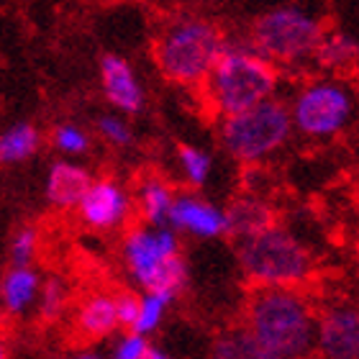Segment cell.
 <instances>
[{"label": "cell", "mask_w": 359, "mask_h": 359, "mask_svg": "<svg viewBox=\"0 0 359 359\" xmlns=\"http://www.w3.org/2000/svg\"><path fill=\"white\" fill-rule=\"evenodd\" d=\"M244 329L262 352L283 359H306L316 349L318 318L298 290L259 287L247 306Z\"/></svg>", "instance_id": "6da1fadb"}, {"label": "cell", "mask_w": 359, "mask_h": 359, "mask_svg": "<svg viewBox=\"0 0 359 359\" xmlns=\"http://www.w3.org/2000/svg\"><path fill=\"white\" fill-rule=\"evenodd\" d=\"M280 85V72L269 60L249 44H229L208 75L203 93L210 108L221 116H236L255 105L272 100Z\"/></svg>", "instance_id": "7a4b0ae2"}, {"label": "cell", "mask_w": 359, "mask_h": 359, "mask_svg": "<svg viewBox=\"0 0 359 359\" xmlns=\"http://www.w3.org/2000/svg\"><path fill=\"white\" fill-rule=\"evenodd\" d=\"M229 41L216 23L201 15L175 18L154 44L159 72L177 85H205L208 75L224 57Z\"/></svg>", "instance_id": "3957f363"}, {"label": "cell", "mask_w": 359, "mask_h": 359, "mask_svg": "<svg viewBox=\"0 0 359 359\" xmlns=\"http://www.w3.org/2000/svg\"><path fill=\"white\" fill-rule=\"evenodd\" d=\"M326 29L321 18L308 8L285 3L264 11L249 34V46L272 65H300L316 60Z\"/></svg>", "instance_id": "277c9868"}, {"label": "cell", "mask_w": 359, "mask_h": 359, "mask_svg": "<svg viewBox=\"0 0 359 359\" xmlns=\"http://www.w3.org/2000/svg\"><path fill=\"white\" fill-rule=\"evenodd\" d=\"M123 259L144 292L175 300L187 283V264L180 257L172 226H139L123 239Z\"/></svg>", "instance_id": "5b68a950"}, {"label": "cell", "mask_w": 359, "mask_h": 359, "mask_svg": "<svg viewBox=\"0 0 359 359\" xmlns=\"http://www.w3.org/2000/svg\"><path fill=\"white\" fill-rule=\"evenodd\" d=\"M292 113L290 105L283 100H264L244 113L221 118V144L233 159L244 165H257L283 149L292 134Z\"/></svg>", "instance_id": "8992f818"}, {"label": "cell", "mask_w": 359, "mask_h": 359, "mask_svg": "<svg viewBox=\"0 0 359 359\" xmlns=\"http://www.w3.org/2000/svg\"><path fill=\"white\" fill-rule=\"evenodd\" d=\"M239 264L259 287H295L311 275V255L280 226L239 244Z\"/></svg>", "instance_id": "52a82bcc"}, {"label": "cell", "mask_w": 359, "mask_h": 359, "mask_svg": "<svg viewBox=\"0 0 359 359\" xmlns=\"http://www.w3.org/2000/svg\"><path fill=\"white\" fill-rule=\"evenodd\" d=\"M292 126L311 139L341 134L354 116V95L331 77L311 80L292 95Z\"/></svg>", "instance_id": "ba28073f"}, {"label": "cell", "mask_w": 359, "mask_h": 359, "mask_svg": "<svg viewBox=\"0 0 359 359\" xmlns=\"http://www.w3.org/2000/svg\"><path fill=\"white\" fill-rule=\"evenodd\" d=\"M316 352L321 359H359V308L334 306L318 316Z\"/></svg>", "instance_id": "9c48e42d"}, {"label": "cell", "mask_w": 359, "mask_h": 359, "mask_svg": "<svg viewBox=\"0 0 359 359\" xmlns=\"http://www.w3.org/2000/svg\"><path fill=\"white\" fill-rule=\"evenodd\" d=\"M77 210H80L83 224H88L90 229H97V231H105V229H116L126 221L131 201L116 180L103 177L93 182Z\"/></svg>", "instance_id": "30bf717a"}, {"label": "cell", "mask_w": 359, "mask_h": 359, "mask_svg": "<svg viewBox=\"0 0 359 359\" xmlns=\"http://www.w3.org/2000/svg\"><path fill=\"white\" fill-rule=\"evenodd\" d=\"M100 88L105 100L123 116H136L144 108V88L134 67L121 54H103L100 60Z\"/></svg>", "instance_id": "8fae6325"}, {"label": "cell", "mask_w": 359, "mask_h": 359, "mask_svg": "<svg viewBox=\"0 0 359 359\" xmlns=\"http://www.w3.org/2000/svg\"><path fill=\"white\" fill-rule=\"evenodd\" d=\"M170 226L175 231L193 233L198 239H218V236L229 233L226 210L190 193H182L175 198Z\"/></svg>", "instance_id": "7c38bea8"}, {"label": "cell", "mask_w": 359, "mask_h": 359, "mask_svg": "<svg viewBox=\"0 0 359 359\" xmlns=\"http://www.w3.org/2000/svg\"><path fill=\"white\" fill-rule=\"evenodd\" d=\"M93 182L95 180L90 177V172L83 165H75L69 159H60L46 172L44 195L54 208H80V203L93 187Z\"/></svg>", "instance_id": "4fadbf2b"}, {"label": "cell", "mask_w": 359, "mask_h": 359, "mask_svg": "<svg viewBox=\"0 0 359 359\" xmlns=\"http://www.w3.org/2000/svg\"><path fill=\"white\" fill-rule=\"evenodd\" d=\"M226 218H229V236H233L239 244L247 239H255V236L277 226L272 205L255 193L236 198L226 208Z\"/></svg>", "instance_id": "5bb4252c"}, {"label": "cell", "mask_w": 359, "mask_h": 359, "mask_svg": "<svg viewBox=\"0 0 359 359\" xmlns=\"http://www.w3.org/2000/svg\"><path fill=\"white\" fill-rule=\"evenodd\" d=\"M39 295H41V285H39L36 269L31 267H11L0 283L3 308L13 316L23 313L34 300H39Z\"/></svg>", "instance_id": "9a60e30c"}, {"label": "cell", "mask_w": 359, "mask_h": 359, "mask_svg": "<svg viewBox=\"0 0 359 359\" xmlns=\"http://www.w3.org/2000/svg\"><path fill=\"white\" fill-rule=\"evenodd\" d=\"M77 326L90 339H103L108 334H113L121 326L116 298H111V295H93V298H88L77 311Z\"/></svg>", "instance_id": "2e32d148"}, {"label": "cell", "mask_w": 359, "mask_h": 359, "mask_svg": "<svg viewBox=\"0 0 359 359\" xmlns=\"http://www.w3.org/2000/svg\"><path fill=\"white\" fill-rule=\"evenodd\" d=\"M175 198L177 195L172 193V187L167 185L165 180H142V185L136 190V201H139V210H142L147 226H170V213H172Z\"/></svg>", "instance_id": "e0dca14e"}, {"label": "cell", "mask_w": 359, "mask_h": 359, "mask_svg": "<svg viewBox=\"0 0 359 359\" xmlns=\"http://www.w3.org/2000/svg\"><path fill=\"white\" fill-rule=\"evenodd\" d=\"M313 62L326 72L352 69L359 62V41L346 31H326Z\"/></svg>", "instance_id": "ac0fdd59"}, {"label": "cell", "mask_w": 359, "mask_h": 359, "mask_svg": "<svg viewBox=\"0 0 359 359\" xmlns=\"http://www.w3.org/2000/svg\"><path fill=\"white\" fill-rule=\"evenodd\" d=\"M41 144L39 128L29 121H18L0 134V162L3 165H21L34 157Z\"/></svg>", "instance_id": "d6986e66"}, {"label": "cell", "mask_w": 359, "mask_h": 359, "mask_svg": "<svg viewBox=\"0 0 359 359\" xmlns=\"http://www.w3.org/2000/svg\"><path fill=\"white\" fill-rule=\"evenodd\" d=\"M262 354V346L244 326L218 334L210 346V359H259Z\"/></svg>", "instance_id": "ffe728a7"}, {"label": "cell", "mask_w": 359, "mask_h": 359, "mask_svg": "<svg viewBox=\"0 0 359 359\" xmlns=\"http://www.w3.org/2000/svg\"><path fill=\"white\" fill-rule=\"evenodd\" d=\"M177 159H180V170H182V175H185V180L190 185L201 187L208 182L210 170H213V159H210L208 151L198 149V147H180Z\"/></svg>", "instance_id": "44dd1931"}, {"label": "cell", "mask_w": 359, "mask_h": 359, "mask_svg": "<svg viewBox=\"0 0 359 359\" xmlns=\"http://www.w3.org/2000/svg\"><path fill=\"white\" fill-rule=\"evenodd\" d=\"M172 300L165 298V295H159V292H142V311H139V321H136L134 331L136 334H154L159 329V323L165 318L167 313V306H170Z\"/></svg>", "instance_id": "7402d4cb"}, {"label": "cell", "mask_w": 359, "mask_h": 359, "mask_svg": "<svg viewBox=\"0 0 359 359\" xmlns=\"http://www.w3.org/2000/svg\"><path fill=\"white\" fill-rule=\"evenodd\" d=\"M52 144L60 151H65L67 157H77L85 154L90 147V136L85 128H80L77 123H60L52 131Z\"/></svg>", "instance_id": "603a6c76"}, {"label": "cell", "mask_w": 359, "mask_h": 359, "mask_svg": "<svg viewBox=\"0 0 359 359\" xmlns=\"http://www.w3.org/2000/svg\"><path fill=\"white\" fill-rule=\"evenodd\" d=\"M39 247V233L34 226H21L11 239V267H31Z\"/></svg>", "instance_id": "cb8c5ba5"}, {"label": "cell", "mask_w": 359, "mask_h": 359, "mask_svg": "<svg viewBox=\"0 0 359 359\" xmlns=\"http://www.w3.org/2000/svg\"><path fill=\"white\" fill-rule=\"evenodd\" d=\"M95 128H97V134L103 136L108 144H113V147H128V144L134 142V131L128 126V121L123 118V116H116V113L97 116Z\"/></svg>", "instance_id": "d4e9b609"}, {"label": "cell", "mask_w": 359, "mask_h": 359, "mask_svg": "<svg viewBox=\"0 0 359 359\" xmlns=\"http://www.w3.org/2000/svg\"><path fill=\"white\" fill-rule=\"evenodd\" d=\"M62 308H65V285L57 277H52L49 283H44L41 295H39V316L46 321H54L62 313Z\"/></svg>", "instance_id": "484cf974"}, {"label": "cell", "mask_w": 359, "mask_h": 359, "mask_svg": "<svg viewBox=\"0 0 359 359\" xmlns=\"http://www.w3.org/2000/svg\"><path fill=\"white\" fill-rule=\"evenodd\" d=\"M149 341L147 337L136 334V331H126L123 337L116 341L113 346V357L111 359H144L147 352H149Z\"/></svg>", "instance_id": "4316f807"}, {"label": "cell", "mask_w": 359, "mask_h": 359, "mask_svg": "<svg viewBox=\"0 0 359 359\" xmlns=\"http://www.w3.org/2000/svg\"><path fill=\"white\" fill-rule=\"evenodd\" d=\"M116 306H118L121 329L134 331L136 321H139V311H142V295L123 292V295H118V298H116Z\"/></svg>", "instance_id": "83f0119b"}, {"label": "cell", "mask_w": 359, "mask_h": 359, "mask_svg": "<svg viewBox=\"0 0 359 359\" xmlns=\"http://www.w3.org/2000/svg\"><path fill=\"white\" fill-rule=\"evenodd\" d=\"M144 359H172L167 352H162L159 346H149V352H147V357Z\"/></svg>", "instance_id": "f1b7e54d"}, {"label": "cell", "mask_w": 359, "mask_h": 359, "mask_svg": "<svg viewBox=\"0 0 359 359\" xmlns=\"http://www.w3.org/2000/svg\"><path fill=\"white\" fill-rule=\"evenodd\" d=\"M69 359H103L97 352H80V354H75V357H69Z\"/></svg>", "instance_id": "f546056e"}, {"label": "cell", "mask_w": 359, "mask_h": 359, "mask_svg": "<svg viewBox=\"0 0 359 359\" xmlns=\"http://www.w3.org/2000/svg\"><path fill=\"white\" fill-rule=\"evenodd\" d=\"M259 359H283V357H275V354H267V352H264V354H262V357H259Z\"/></svg>", "instance_id": "4dcf8cb0"}]
</instances>
